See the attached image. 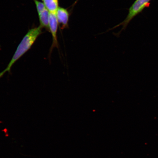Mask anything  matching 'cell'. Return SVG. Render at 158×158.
Returning <instances> with one entry per match:
<instances>
[{
  "label": "cell",
  "instance_id": "cell-1",
  "mask_svg": "<svg viewBox=\"0 0 158 158\" xmlns=\"http://www.w3.org/2000/svg\"><path fill=\"white\" fill-rule=\"evenodd\" d=\"M42 29L40 26L29 30L18 46L7 68L0 73V78L6 72L10 73L14 64L31 48L37 39L42 33Z\"/></svg>",
  "mask_w": 158,
  "mask_h": 158
},
{
  "label": "cell",
  "instance_id": "cell-2",
  "mask_svg": "<svg viewBox=\"0 0 158 158\" xmlns=\"http://www.w3.org/2000/svg\"><path fill=\"white\" fill-rule=\"evenodd\" d=\"M151 0H136L130 7L127 17L124 20L116 27L122 25L123 29L125 28L127 26L135 16L141 13Z\"/></svg>",
  "mask_w": 158,
  "mask_h": 158
},
{
  "label": "cell",
  "instance_id": "cell-3",
  "mask_svg": "<svg viewBox=\"0 0 158 158\" xmlns=\"http://www.w3.org/2000/svg\"><path fill=\"white\" fill-rule=\"evenodd\" d=\"M58 25L59 23L58 19H57L56 13H49V32L51 33L52 37V44L50 49L51 53L53 49L55 47L59 48L58 43L57 36Z\"/></svg>",
  "mask_w": 158,
  "mask_h": 158
},
{
  "label": "cell",
  "instance_id": "cell-4",
  "mask_svg": "<svg viewBox=\"0 0 158 158\" xmlns=\"http://www.w3.org/2000/svg\"><path fill=\"white\" fill-rule=\"evenodd\" d=\"M58 23L61 29H64L68 27L69 13L67 10L64 8L59 7L56 12Z\"/></svg>",
  "mask_w": 158,
  "mask_h": 158
},
{
  "label": "cell",
  "instance_id": "cell-5",
  "mask_svg": "<svg viewBox=\"0 0 158 158\" xmlns=\"http://www.w3.org/2000/svg\"><path fill=\"white\" fill-rule=\"evenodd\" d=\"M40 26L42 28H44L49 31V12L47 8L45 9L38 15Z\"/></svg>",
  "mask_w": 158,
  "mask_h": 158
},
{
  "label": "cell",
  "instance_id": "cell-6",
  "mask_svg": "<svg viewBox=\"0 0 158 158\" xmlns=\"http://www.w3.org/2000/svg\"><path fill=\"white\" fill-rule=\"evenodd\" d=\"M43 3L49 13H56L59 7L58 0H44Z\"/></svg>",
  "mask_w": 158,
  "mask_h": 158
},
{
  "label": "cell",
  "instance_id": "cell-7",
  "mask_svg": "<svg viewBox=\"0 0 158 158\" xmlns=\"http://www.w3.org/2000/svg\"><path fill=\"white\" fill-rule=\"evenodd\" d=\"M33 1H34L36 6L37 11L38 15L46 8L44 3L41 2L38 0H33Z\"/></svg>",
  "mask_w": 158,
  "mask_h": 158
},
{
  "label": "cell",
  "instance_id": "cell-8",
  "mask_svg": "<svg viewBox=\"0 0 158 158\" xmlns=\"http://www.w3.org/2000/svg\"><path fill=\"white\" fill-rule=\"evenodd\" d=\"M79 1V0H76V1L74 3L73 5V7L75 5H76V4L77 2L78 1Z\"/></svg>",
  "mask_w": 158,
  "mask_h": 158
},
{
  "label": "cell",
  "instance_id": "cell-9",
  "mask_svg": "<svg viewBox=\"0 0 158 158\" xmlns=\"http://www.w3.org/2000/svg\"><path fill=\"white\" fill-rule=\"evenodd\" d=\"M41 1H43V2L44 1V0H41Z\"/></svg>",
  "mask_w": 158,
  "mask_h": 158
}]
</instances>
